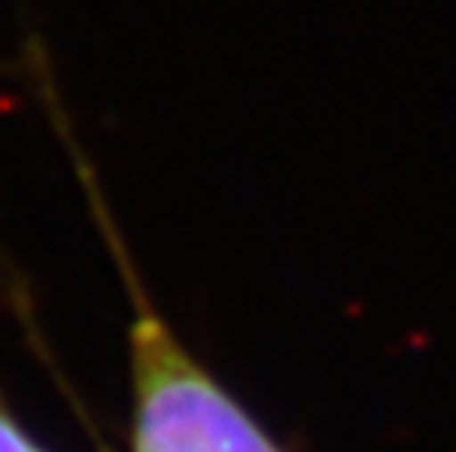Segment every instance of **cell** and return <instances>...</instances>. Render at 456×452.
Instances as JSON below:
<instances>
[{
  "instance_id": "obj_1",
  "label": "cell",
  "mask_w": 456,
  "mask_h": 452,
  "mask_svg": "<svg viewBox=\"0 0 456 452\" xmlns=\"http://www.w3.org/2000/svg\"><path fill=\"white\" fill-rule=\"evenodd\" d=\"M50 57L32 43L28 64L36 71V89L43 96L46 117L57 128L75 182L82 185L93 224L121 270L132 320H128V359H132V395H135V452H278L274 441L249 420V413L214 381V374L182 345L171 324L153 306L132 249L121 235L118 214L96 178L89 153L82 149L71 114L53 89Z\"/></svg>"
},
{
  "instance_id": "obj_2",
  "label": "cell",
  "mask_w": 456,
  "mask_h": 452,
  "mask_svg": "<svg viewBox=\"0 0 456 452\" xmlns=\"http://www.w3.org/2000/svg\"><path fill=\"white\" fill-rule=\"evenodd\" d=\"M0 452H43L25 438V431L18 427V420L4 406H0Z\"/></svg>"
}]
</instances>
